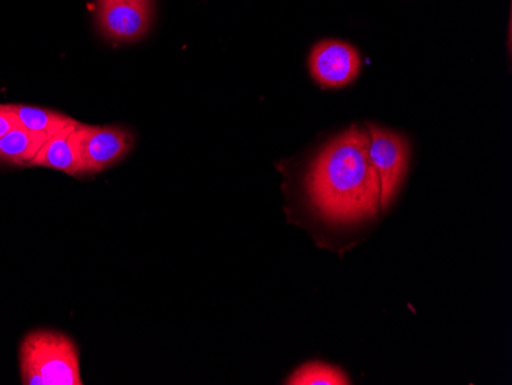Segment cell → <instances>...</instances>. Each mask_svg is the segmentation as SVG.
Returning <instances> with one entry per match:
<instances>
[{
  "mask_svg": "<svg viewBox=\"0 0 512 385\" xmlns=\"http://www.w3.org/2000/svg\"><path fill=\"white\" fill-rule=\"evenodd\" d=\"M74 120L62 131L43 143L30 165L56 169L68 175H83L82 158L79 151V126Z\"/></svg>",
  "mask_w": 512,
  "mask_h": 385,
  "instance_id": "52a82bcc",
  "label": "cell"
},
{
  "mask_svg": "<svg viewBox=\"0 0 512 385\" xmlns=\"http://www.w3.org/2000/svg\"><path fill=\"white\" fill-rule=\"evenodd\" d=\"M361 54L350 43L325 39L316 43L309 57L313 80L325 89L350 85L361 73Z\"/></svg>",
  "mask_w": 512,
  "mask_h": 385,
  "instance_id": "5b68a950",
  "label": "cell"
},
{
  "mask_svg": "<svg viewBox=\"0 0 512 385\" xmlns=\"http://www.w3.org/2000/svg\"><path fill=\"white\" fill-rule=\"evenodd\" d=\"M368 157L379 178L381 211L390 206L394 195L401 188L410 163V145L398 132L368 125Z\"/></svg>",
  "mask_w": 512,
  "mask_h": 385,
  "instance_id": "3957f363",
  "label": "cell"
},
{
  "mask_svg": "<svg viewBox=\"0 0 512 385\" xmlns=\"http://www.w3.org/2000/svg\"><path fill=\"white\" fill-rule=\"evenodd\" d=\"M0 109L13 122L14 126L42 135L45 140L51 139L54 134L74 122L73 119L63 116L60 112L34 108V106L0 105Z\"/></svg>",
  "mask_w": 512,
  "mask_h": 385,
  "instance_id": "ba28073f",
  "label": "cell"
},
{
  "mask_svg": "<svg viewBox=\"0 0 512 385\" xmlns=\"http://www.w3.org/2000/svg\"><path fill=\"white\" fill-rule=\"evenodd\" d=\"M287 384L290 385H347L350 379L338 367L325 362H309L292 373Z\"/></svg>",
  "mask_w": 512,
  "mask_h": 385,
  "instance_id": "30bf717a",
  "label": "cell"
},
{
  "mask_svg": "<svg viewBox=\"0 0 512 385\" xmlns=\"http://www.w3.org/2000/svg\"><path fill=\"white\" fill-rule=\"evenodd\" d=\"M155 0H97V24L112 42H137L151 30Z\"/></svg>",
  "mask_w": 512,
  "mask_h": 385,
  "instance_id": "277c9868",
  "label": "cell"
},
{
  "mask_svg": "<svg viewBox=\"0 0 512 385\" xmlns=\"http://www.w3.org/2000/svg\"><path fill=\"white\" fill-rule=\"evenodd\" d=\"M134 145L131 132L120 126H79L83 174H99L120 162Z\"/></svg>",
  "mask_w": 512,
  "mask_h": 385,
  "instance_id": "8992f818",
  "label": "cell"
},
{
  "mask_svg": "<svg viewBox=\"0 0 512 385\" xmlns=\"http://www.w3.org/2000/svg\"><path fill=\"white\" fill-rule=\"evenodd\" d=\"M45 142L42 135L14 126L0 137V160L10 163H31Z\"/></svg>",
  "mask_w": 512,
  "mask_h": 385,
  "instance_id": "9c48e42d",
  "label": "cell"
},
{
  "mask_svg": "<svg viewBox=\"0 0 512 385\" xmlns=\"http://www.w3.org/2000/svg\"><path fill=\"white\" fill-rule=\"evenodd\" d=\"M306 189L318 214L330 223L376 217L381 189L368 157L367 129L352 126L330 140L310 165Z\"/></svg>",
  "mask_w": 512,
  "mask_h": 385,
  "instance_id": "6da1fadb",
  "label": "cell"
},
{
  "mask_svg": "<svg viewBox=\"0 0 512 385\" xmlns=\"http://www.w3.org/2000/svg\"><path fill=\"white\" fill-rule=\"evenodd\" d=\"M25 385H82L79 353L68 336L51 330L30 333L20 347Z\"/></svg>",
  "mask_w": 512,
  "mask_h": 385,
  "instance_id": "7a4b0ae2",
  "label": "cell"
},
{
  "mask_svg": "<svg viewBox=\"0 0 512 385\" xmlns=\"http://www.w3.org/2000/svg\"><path fill=\"white\" fill-rule=\"evenodd\" d=\"M11 128H14L13 122H11V120L5 116L4 112H2V109H0V137L7 134Z\"/></svg>",
  "mask_w": 512,
  "mask_h": 385,
  "instance_id": "8fae6325",
  "label": "cell"
}]
</instances>
